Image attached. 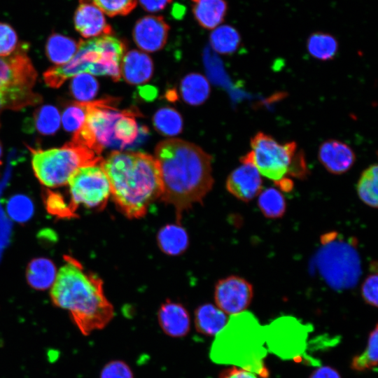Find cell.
I'll return each mask as SVG.
<instances>
[{
	"mask_svg": "<svg viewBox=\"0 0 378 378\" xmlns=\"http://www.w3.org/2000/svg\"><path fill=\"white\" fill-rule=\"evenodd\" d=\"M155 158L161 173L160 199L174 207L180 224L183 212L202 203L212 188L211 157L194 144L168 139L158 144Z\"/></svg>",
	"mask_w": 378,
	"mask_h": 378,
	"instance_id": "cell-1",
	"label": "cell"
},
{
	"mask_svg": "<svg viewBox=\"0 0 378 378\" xmlns=\"http://www.w3.org/2000/svg\"><path fill=\"white\" fill-rule=\"evenodd\" d=\"M101 166L108 179L111 195L129 218L146 215L162 193L161 173L155 157L141 152L113 150Z\"/></svg>",
	"mask_w": 378,
	"mask_h": 378,
	"instance_id": "cell-2",
	"label": "cell"
},
{
	"mask_svg": "<svg viewBox=\"0 0 378 378\" xmlns=\"http://www.w3.org/2000/svg\"><path fill=\"white\" fill-rule=\"evenodd\" d=\"M64 260L50 291L54 304L70 313L85 335L104 328L113 318L114 309L104 295L102 281L72 257L65 256Z\"/></svg>",
	"mask_w": 378,
	"mask_h": 378,
	"instance_id": "cell-3",
	"label": "cell"
},
{
	"mask_svg": "<svg viewBox=\"0 0 378 378\" xmlns=\"http://www.w3.org/2000/svg\"><path fill=\"white\" fill-rule=\"evenodd\" d=\"M125 50V42L111 34L81 41L71 59L64 64L48 69L43 74V79L53 88H59L68 78L82 73L108 76L114 81H118Z\"/></svg>",
	"mask_w": 378,
	"mask_h": 378,
	"instance_id": "cell-4",
	"label": "cell"
},
{
	"mask_svg": "<svg viewBox=\"0 0 378 378\" xmlns=\"http://www.w3.org/2000/svg\"><path fill=\"white\" fill-rule=\"evenodd\" d=\"M252 150L244 155L241 162H250L260 175L271 179L279 186L291 176L304 177L307 169L304 155L297 151L295 142L281 144L272 136L258 132L251 139Z\"/></svg>",
	"mask_w": 378,
	"mask_h": 378,
	"instance_id": "cell-5",
	"label": "cell"
},
{
	"mask_svg": "<svg viewBox=\"0 0 378 378\" xmlns=\"http://www.w3.org/2000/svg\"><path fill=\"white\" fill-rule=\"evenodd\" d=\"M25 44L6 57H0V113L20 110L41 102L33 91L37 74L27 53Z\"/></svg>",
	"mask_w": 378,
	"mask_h": 378,
	"instance_id": "cell-6",
	"label": "cell"
},
{
	"mask_svg": "<svg viewBox=\"0 0 378 378\" xmlns=\"http://www.w3.org/2000/svg\"><path fill=\"white\" fill-rule=\"evenodd\" d=\"M31 164L39 181L50 188L66 184L79 167L101 164V156L73 141L60 148L30 149Z\"/></svg>",
	"mask_w": 378,
	"mask_h": 378,
	"instance_id": "cell-7",
	"label": "cell"
},
{
	"mask_svg": "<svg viewBox=\"0 0 378 378\" xmlns=\"http://www.w3.org/2000/svg\"><path fill=\"white\" fill-rule=\"evenodd\" d=\"M85 104L87 111L85 122L74 133L71 141L99 156L105 148L121 150L114 136V127L125 110L115 108L117 102L114 98L88 102Z\"/></svg>",
	"mask_w": 378,
	"mask_h": 378,
	"instance_id": "cell-8",
	"label": "cell"
},
{
	"mask_svg": "<svg viewBox=\"0 0 378 378\" xmlns=\"http://www.w3.org/2000/svg\"><path fill=\"white\" fill-rule=\"evenodd\" d=\"M68 183L71 204L74 210L82 205L88 209H103L111 196V187L101 164L78 168Z\"/></svg>",
	"mask_w": 378,
	"mask_h": 378,
	"instance_id": "cell-9",
	"label": "cell"
},
{
	"mask_svg": "<svg viewBox=\"0 0 378 378\" xmlns=\"http://www.w3.org/2000/svg\"><path fill=\"white\" fill-rule=\"evenodd\" d=\"M332 244L320 253L321 272L332 286L337 289L350 287L357 281L360 273L358 254L347 243Z\"/></svg>",
	"mask_w": 378,
	"mask_h": 378,
	"instance_id": "cell-10",
	"label": "cell"
},
{
	"mask_svg": "<svg viewBox=\"0 0 378 378\" xmlns=\"http://www.w3.org/2000/svg\"><path fill=\"white\" fill-rule=\"evenodd\" d=\"M253 295L252 285L237 276L220 279L216 286L214 293L216 306L231 316L245 312L251 304Z\"/></svg>",
	"mask_w": 378,
	"mask_h": 378,
	"instance_id": "cell-11",
	"label": "cell"
},
{
	"mask_svg": "<svg viewBox=\"0 0 378 378\" xmlns=\"http://www.w3.org/2000/svg\"><path fill=\"white\" fill-rule=\"evenodd\" d=\"M169 27L162 16L146 15L133 28V39L139 49L148 52L162 49L167 42Z\"/></svg>",
	"mask_w": 378,
	"mask_h": 378,
	"instance_id": "cell-12",
	"label": "cell"
},
{
	"mask_svg": "<svg viewBox=\"0 0 378 378\" xmlns=\"http://www.w3.org/2000/svg\"><path fill=\"white\" fill-rule=\"evenodd\" d=\"M228 176L226 188L229 192L243 202H249L262 190L261 175L253 164L241 162Z\"/></svg>",
	"mask_w": 378,
	"mask_h": 378,
	"instance_id": "cell-13",
	"label": "cell"
},
{
	"mask_svg": "<svg viewBox=\"0 0 378 378\" xmlns=\"http://www.w3.org/2000/svg\"><path fill=\"white\" fill-rule=\"evenodd\" d=\"M318 158L322 165L329 172L342 174L349 171L356 161L355 153L344 142L328 139L318 148Z\"/></svg>",
	"mask_w": 378,
	"mask_h": 378,
	"instance_id": "cell-14",
	"label": "cell"
},
{
	"mask_svg": "<svg viewBox=\"0 0 378 378\" xmlns=\"http://www.w3.org/2000/svg\"><path fill=\"white\" fill-rule=\"evenodd\" d=\"M76 31L84 38L111 34L112 28L107 23L104 13L90 3H80L74 17Z\"/></svg>",
	"mask_w": 378,
	"mask_h": 378,
	"instance_id": "cell-15",
	"label": "cell"
},
{
	"mask_svg": "<svg viewBox=\"0 0 378 378\" xmlns=\"http://www.w3.org/2000/svg\"><path fill=\"white\" fill-rule=\"evenodd\" d=\"M158 318L163 332L172 337L186 336L190 328V319L187 310L181 304L167 301L158 311Z\"/></svg>",
	"mask_w": 378,
	"mask_h": 378,
	"instance_id": "cell-16",
	"label": "cell"
},
{
	"mask_svg": "<svg viewBox=\"0 0 378 378\" xmlns=\"http://www.w3.org/2000/svg\"><path fill=\"white\" fill-rule=\"evenodd\" d=\"M153 63L146 53L132 50L123 56L120 64V74L130 84H142L153 76Z\"/></svg>",
	"mask_w": 378,
	"mask_h": 378,
	"instance_id": "cell-17",
	"label": "cell"
},
{
	"mask_svg": "<svg viewBox=\"0 0 378 378\" xmlns=\"http://www.w3.org/2000/svg\"><path fill=\"white\" fill-rule=\"evenodd\" d=\"M227 314L212 304L200 306L195 313V325L198 332L206 336L217 335L228 322Z\"/></svg>",
	"mask_w": 378,
	"mask_h": 378,
	"instance_id": "cell-18",
	"label": "cell"
},
{
	"mask_svg": "<svg viewBox=\"0 0 378 378\" xmlns=\"http://www.w3.org/2000/svg\"><path fill=\"white\" fill-rule=\"evenodd\" d=\"M192 12L199 24L207 29L218 27L227 10L225 0H192Z\"/></svg>",
	"mask_w": 378,
	"mask_h": 378,
	"instance_id": "cell-19",
	"label": "cell"
},
{
	"mask_svg": "<svg viewBox=\"0 0 378 378\" xmlns=\"http://www.w3.org/2000/svg\"><path fill=\"white\" fill-rule=\"evenodd\" d=\"M158 243L164 253L170 255H180L188 247V234L179 224L167 225L160 230Z\"/></svg>",
	"mask_w": 378,
	"mask_h": 378,
	"instance_id": "cell-20",
	"label": "cell"
},
{
	"mask_svg": "<svg viewBox=\"0 0 378 378\" xmlns=\"http://www.w3.org/2000/svg\"><path fill=\"white\" fill-rule=\"evenodd\" d=\"M78 47V43L73 38L53 33L47 40L46 50L48 59L52 63L62 65L71 59Z\"/></svg>",
	"mask_w": 378,
	"mask_h": 378,
	"instance_id": "cell-21",
	"label": "cell"
},
{
	"mask_svg": "<svg viewBox=\"0 0 378 378\" xmlns=\"http://www.w3.org/2000/svg\"><path fill=\"white\" fill-rule=\"evenodd\" d=\"M180 89L183 99L191 105L202 104L210 93V86L206 78L196 73L186 76L181 83Z\"/></svg>",
	"mask_w": 378,
	"mask_h": 378,
	"instance_id": "cell-22",
	"label": "cell"
},
{
	"mask_svg": "<svg viewBox=\"0 0 378 378\" xmlns=\"http://www.w3.org/2000/svg\"><path fill=\"white\" fill-rule=\"evenodd\" d=\"M56 269L53 262L46 258L33 260L27 269V279L31 287L46 289L54 283Z\"/></svg>",
	"mask_w": 378,
	"mask_h": 378,
	"instance_id": "cell-23",
	"label": "cell"
},
{
	"mask_svg": "<svg viewBox=\"0 0 378 378\" xmlns=\"http://www.w3.org/2000/svg\"><path fill=\"white\" fill-rule=\"evenodd\" d=\"M338 48L337 39L328 33H313L307 41V49L310 55L322 61L332 59L337 54Z\"/></svg>",
	"mask_w": 378,
	"mask_h": 378,
	"instance_id": "cell-24",
	"label": "cell"
},
{
	"mask_svg": "<svg viewBox=\"0 0 378 378\" xmlns=\"http://www.w3.org/2000/svg\"><path fill=\"white\" fill-rule=\"evenodd\" d=\"M211 47L217 52L224 55L232 54L239 48L241 36L238 31L230 25L216 27L210 34Z\"/></svg>",
	"mask_w": 378,
	"mask_h": 378,
	"instance_id": "cell-25",
	"label": "cell"
},
{
	"mask_svg": "<svg viewBox=\"0 0 378 378\" xmlns=\"http://www.w3.org/2000/svg\"><path fill=\"white\" fill-rule=\"evenodd\" d=\"M377 165L374 164L362 172L356 185V192L360 200L372 208L377 207Z\"/></svg>",
	"mask_w": 378,
	"mask_h": 378,
	"instance_id": "cell-26",
	"label": "cell"
},
{
	"mask_svg": "<svg viewBox=\"0 0 378 378\" xmlns=\"http://www.w3.org/2000/svg\"><path fill=\"white\" fill-rule=\"evenodd\" d=\"M258 205L262 214L270 218L283 216L286 209L284 195L275 188L262 190L258 195Z\"/></svg>",
	"mask_w": 378,
	"mask_h": 378,
	"instance_id": "cell-27",
	"label": "cell"
},
{
	"mask_svg": "<svg viewBox=\"0 0 378 378\" xmlns=\"http://www.w3.org/2000/svg\"><path fill=\"white\" fill-rule=\"evenodd\" d=\"M136 115V110L125 109L115 124L114 136L121 149L132 145L137 139L139 127L135 118Z\"/></svg>",
	"mask_w": 378,
	"mask_h": 378,
	"instance_id": "cell-28",
	"label": "cell"
},
{
	"mask_svg": "<svg viewBox=\"0 0 378 378\" xmlns=\"http://www.w3.org/2000/svg\"><path fill=\"white\" fill-rule=\"evenodd\" d=\"M153 125L161 134L172 136L181 132L183 120L178 111L172 108L165 107L159 109L155 113Z\"/></svg>",
	"mask_w": 378,
	"mask_h": 378,
	"instance_id": "cell-29",
	"label": "cell"
},
{
	"mask_svg": "<svg viewBox=\"0 0 378 378\" xmlns=\"http://www.w3.org/2000/svg\"><path fill=\"white\" fill-rule=\"evenodd\" d=\"M377 325L371 331L368 337V344L365 351L360 355L354 357L351 368L355 371L362 372L377 368L378 362Z\"/></svg>",
	"mask_w": 378,
	"mask_h": 378,
	"instance_id": "cell-30",
	"label": "cell"
},
{
	"mask_svg": "<svg viewBox=\"0 0 378 378\" xmlns=\"http://www.w3.org/2000/svg\"><path fill=\"white\" fill-rule=\"evenodd\" d=\"M70 89L76 99L80 102H88L96 96L99 85L91 74L82 73L73 77Z\"/></svg>",
	"mask_w": 378,
	"mask_h": 378,
	"instance_id": "cell-31",
	"label": "cell"
},
{
	"mask_svg": "<svg viewBox=\"0 0 378 378\" xmlns=\"http://www.w3.org/2000/svg\"><path fill=\"white\" fill-rule=\"evenodd\" d=\"M60 115L53 106L44 105L34 113V122L38 132L45 135L56 132L60 125Z\"/></svg>",
	"mask_w": 378,
	"mask_h": 378,
	"instance_id": "cell-32",
	"label": "cell"
},
{
	"mask_svg": "<svg viewBox=\"0 0 378 378\" xmlns=\"http://www.w3.org/2000/svg\"><path fill=\"white\" fill-rule=\"evenodd\" d=\"M80 3H90L104 13L114 17L126 15L131 13L136 7V0H80Z\"/></svg>",
	"mask_w": 378,
	"mask_h": 378,
	"instance_id": "cell-33",
	"label": "cell"
},
{
	"mask_svg": "<svg viewBox=\"0 0 378 378\" xmlns=\"http://www.w3.org/2000/svg\"><path fill=\"white\" fill-rule=\"evenodd\" d=\"M87 114L85 102H76L70 104L62 115V122L67 132H77L83 125Z\"/></svg>",
	"mask_w": 378,
	"mask_h": 378,
	"instance_id": "cell-34",
	"label": "cell"
},
{
	"mask_svg": "<svg viewBox=\"0 0 378 378\" xmlns=\"http://www.w3.org/2000/svg\"><path fill=\"white\" fill-rule=\"evenodd\" d=\"M9 216L15 220H27L33 213L31 200L24 195H16L10 198L7 206Z\"/></svg>",
	"mask_w": 378,
	"mask_h": 378,
	"instance_id": "cell-35",
	"label": "cell"
},
{
	"mask_svg": "<svg viewBox=\"0 0 378 378\" xmlns=\"http://www.w3.org/2000/svg\"><path fill=\"white\" fill-rule=\"evenodd\" d=\"M19 45L14 29L8 24L0 22V57L13 54Z\"/></svg>",
	"mask_w": 378,
	"mask_h": 378,
	"instance_id": "cell-36",
	"label": "cell"
},
{
	"mask_svg": "<svg viewBox=\"0 0 378 378\" xmlns=\"http://www.w3.org/2000/svg\"><path fill=\"white\" fill-rule=\"evenodd\" d=\"M46 199L47 209L52 214L63 217L74 216L71 204H67L59 193L48 192Z\"/></svg>",
	"mask_w": 378,
	"mask_h": 378,
	"instance_id": "cell-37",
	"label": "cell"
},
{
	"mask_svg": "<svg viewBox=\"0 0 378 378\" xmlns=\"http://www.w3.org/2000/svg\"><path fill=\"white\" fill-rule=\"evenodd\" d=\"M100 378H134L130 367L124 361L115 360L106 363L100 373Z\"/></svg>",
	"mask_w": 378,
	"mask_h": 378,
	"instance_id": "cell-38",
	"label": "cell"
},
{
	"mask_svg": "<svg viewBox=\"0 0 378 378\" xmlns=\"http://www.w3.org/2000/svg\"><path fill=\"white\" fill-rule=\"evenodd\" d=\"M378 276L375 272L368 276L361 285V295L369 305L377 307Z\"/></svg>",
	"mask_w": 378,
	"mask_h": 378,
	"instance_id": "cell-39",
	"label": "cell"
},
{
	"mask_svg": "<svg viewBox=\"0 0 378 378\" xmlns=\"http://www.w3.org/2000/svg\"><path fill=\"white\" fill-rule=\"evenodd\" d=\"M219 378H259V376L247 369L232 365L222 370Z\"/></svg>",
	"mask_w": 378,
	"mask_h": 378,
	"instance_id": "cell-40",
	"label": "cell"
},
{
	"mask_svg": "<svg viewBox=\"0 0 378 378\" xmlns=\"http://www.w3.org/2000/svg\"><path fill=\"white\" fill-rule=\"evenodd\" d=\"M141 6L147 12H159L171 3L172 0H138Z\"/></svg>",
	"mask_w": 378,
	"mask_h": 378,
	"instance_id": "cell-41",
	"label": "cell"
},
{
	"mask_svg": "<svg viewBox=\"0 0 378 378\" xmlns=\"http://www.w3.org/2000/svg\"><path fill=\"white\" fill-rule=\"evenodd\" d=\"M309 378H342L340 373L330 366H322L312 372Z\"/></svg>",
	"mask_w": 378,
	"mask_h": 378,
	"instance_id": "cell-42",
	"label": "cell"
},
{
	"mask_svg": "<svg viewBox=\"0 0 378 378\" xmlns=\"http://www.w3.org/2000/svg\"><path fill=\"white\" fill-rule=\"evenodd\" d=\"M1 156H2V147H1V144L0 143V166L1 164Z\"/></svg>",
	"mask_w": 378,
	"mask_h": 378,
	"instance_id": "cell-43",
	"label": "cell"
}]
</instances>
